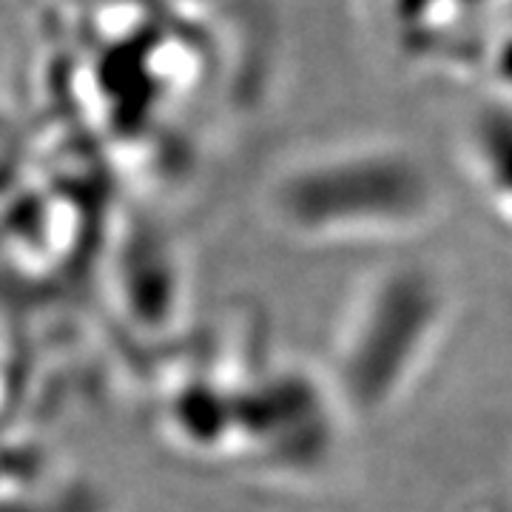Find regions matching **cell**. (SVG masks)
Segmentation results:
<instances>
[]
</instances>
